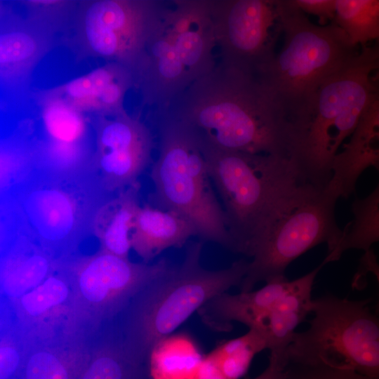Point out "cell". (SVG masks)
I'll return each instance as SVG.
<instances>
[{"instance_id":"cell-28","label":"cell","mask_w":379,"mask_h":379,"mask_svg":"<svg viewBox=\"0 0 379 379\" xmlns=\"http://www.w3.org/2000/svg\"><path fill=\"white\" fill-rule=\"evenodd\" d=\"M265 350L267 343L262 333L248 329L244 335L222 343L211 354L228 379H240L255 356Z\"/></svg>"},{"instance_id":"cell-23","label":"cell","mask_w":379,"mask_h":379,"mask_svg":"<svg viewBox=\"0 0 379 379\" xmlns=\"http://www.w3.org/2000/svg\"><path fill=\"white\" fill-rule=\"evenodd\" d=\"M374 167L379 174V161ZM352 213L353 220L343 230L338 245L325 258L328 262L338 260L346 251L361 249L366 252L379 242V180L368 196L353 203Z\"/></svg>"},{"instance_id":"cell-37","label":"cell","mask_w":379,"mask_h":379,"mask_svg":"<svg viewBox=\"0 0 379 379\" xmlns=\"http://www.w3.org/2000/svg\"><path fill=\"white\" fill-rule=\"evenodd\" d=\"M194 379H228L210 353L204 357Z\"/></svg>"},{"instance_id":"cell-5","label":"cell","mask_w":379,"mask_h":379,"mask_svg":"<svg viewBox=\"0 0 379 379\" xmlns=\"http://www.w3.org/2000/svg\"><path fill=\"white\" fill-rule=\"evenodd\" d=\"M308 328L297 332L288 361L347 368L379 379V318L364 300L333 295L314 299Z\"/></svg>"},{"instance_id":"cell-25","label":"cell","mask_w":379,"mask_h":379,"mask_svg":"<svg viewBox=\"0 0 379 379\" xmlns=\"http://www.w3.org/2000/svg\"><path fill=\"white\" fill-rule=\"evenodd\" d=\"M333 22L351 44L364 46L379 39V0H335Z\"/></svg>"},{"instance_id":"cell-29","label":"cell","mask_w":379,"mask_h":379,"mask_svg":"<svg viewBox=\"0 0 379 379\" xmlns=\"http://www.w3.org/2000/svg\"><path fill=\"white\" fill-rule=\"evenodd\" d=\"M0 346V379H18L26 352L27 340L4 301L1 303Z\"/></svg>"},{"instance_id":"cell-19","label":"cell","mask_w":379,"mask_h":379,"mask_svg":"<svg viewBox=\"0 0 379 379\" xmlns=\"http://www.w3.org/2000/svg\"><path fill=\"white\" fill-rule=\"evenodd\" d=\"M79 379H152L148 362L126 345L117 321L95 335L89 361Z\"/></svg>"},{"instance_id":"cell-17","label":"cell","mask_w":379,"mask_h":379,"mask_svg":"<svg viewBox=\"0 0 379 379\" xmlns=\"http://www.w3.org/2000/svg\"><path fill=\"white\" fill-rule=\"evenodd\" d=\"M197 232L194 225L179 213L152 204L140 206L131 234V248L143 262L170 248L184 246Z\"/></svg>"},{"instance_id":"cell-21","label":"cell","mask_w":379,"mask_h":379,"mask_svg":"<svg viewBox=\"0 0 379 379\" xmlns=\"http://www.w3.org/2000/svg\"><path fill=\"white\" fill-rule=\"evenodd\" d=\"M140 185L137 182L119 192L97 212L92 232L100 242V250L128 258L131 234L139 205Z\"/></svg>"},{"instance_id":"cell-32","label":"cell","mask_w":379,"mask_h":379,"mask_svg":"<svg viewBox=\"0 0 379 379\" xmlns=\"http://www.w3.org/2000/svg\"><path fill=\"white\" fill-rule=\"evenodd\" d=\"M243 109H244L232 102L211 105L200 112L199 122L210 134Z\"/></svg>"},{"instance_id":"cell-6","label":"cell","mask_w":379,"mask_h":379,"mask_svg":"<svg viewBox=\"0 0 379 379\" xmlns=\"http://www.w3.org/2000/svg\"><path fill=\"white\" fill-rule=\"evenodd\" d=\"M337 201L326 187L302 183L255 245L241 291L284 277L293 260L319 244H327V253L334 251L343 236L335 217Z\"/></svg>"},{"instance_id":"cell-7","label":"cell","mask_w":379,"mask_h":379,"mask_svg":"<svg viewBox=\"0 0 379 379\" xmlns=\"http://www.w3.org/2000/svg\"><path fill=\"white\" fill-rule=\"evenodd\" d=\"M171 265L166 258L138 263L100 249L91 255H72L58 260L71 288L74 327L95 336Z\"/></svg>"},{"instance_id":"cell-11","label":"cell","mask_w":379,"mask_h":379,"mask_svg":"<svg viewBox=\"0 0 379 379\" xmlns=\"http://www.w3.org/2000/svg\"><path fill=\"white\" fill-rule=\"evenodd\" d=\"M0 11L1 83L18 91L26 87L36 65L60 41L49 28L2 3Z\"/></svg>"},{"instance_id":"cell-2","label":"cell","mask_w":379,"mask_h":379,"mask_svg":"<svg viewBox=\"0 0 379 379\" xmlns=\"http://www.w3.org/2000/svg\"><path fill=\"white\" fill-rule=\"evenodd\" d=\"M203 241L187 245L184 258L145 286L116 320L126 347L147 361L154 347L216 295L239 286L248 262L211 270L201 264Z\"/></svg>"},{"instance_id":"cell-35","label":"cell","mask_w":379,"mask_h":379,"mask_svg":"<svg viewBox=\"0 0 379 379\" xmlns=\"http://www.w3.org/2000/svg\"><path fill=\"white\" fill-rule=\"evenodd\" d=\"M304 13L312 14L321 20H334L335 0H292Z\"/></svg>"},{"instance_id":"cell-38","label":"cell","mask_w":379,"mask_h":379,"mask_svg":"<svg viewBox=\"0 0 379 379\" xmlns=\"http://www.w3.org/2000/svg\"><path fill=\"white\" fill-rule=\"evenodd\" d=\"M361 265L365 272H371L375 277L379 286V262L371 249L366 251L363 255Z\"/></svg>"},{"instance_id":"cell-4","label":"cell","mask_w":379,"mask_h":379,"mask_svg":"<svg viewBox=\"0 0 379 379\" xmlns=\"http://www.w3.org/2000/svg\"><path fill=\"white\" fill-rule=\"evenodd\" d=\"M33 178L16 195L22 230L55 259L70 256L92 232L97 212L108 201L100 197L105 190L97 174L60 177L41 173Z\"/></svg>"},{"instance_id":"cell-16","label":"cell","mask_w":379,"mask_h":379,"mask_svg":"<svg viewBox=\"0 0 379 379\" xmlns=\"http://www.w3.org/2000/svg\"><path fill=\"white\" fill-rule=\"evenodd\" d=\"M369 103L356 128L335 156L326 187L336 199L348 197L361 174L379 161V84L373 82Z\"/></svg>"},{"instance_id":"cell-33","label":"cell","mask_w":379,"mask_h":379,"mask_svg":"<svg viewBox=\"0 0 379 379\" xmlns=\"http://www.w3.org/2000/svg\"><path fill=\"white\" fill-rule=\"evenodd\" d=\"M151 52L157 58V69L161 76L172 78L180 73L182 63L174 47L165 41L159 40L152 45Z\"/></svg>"},{"instance_id":"cell-36","label":"cell","mask_w":379,"mask_h":379,"mask_svg":"<svg viewBox=\"0 0 379 379\" xmlns=\"http://www.w3.org/2000/svg\"><path fill=\"white\" fill-rule=\"evenodd\" d=\"M287 364L286 353H270L266 368L253 379H284Z\"/></svg>"},{"instance_id":"cell-3","label":"cell","mask_w":379,"mask_h":379,"mask_svg":"<svg viewBox=\"0 0 379 379\" xmlns=\"http://www.w3.org/2000/svg\"><path fill=\"white\" fill-rule=\"evenodd\" d=\"M221 204L231 251L251 256L258 241L307 182L289 157L220 149L206 156Z\"/></svg>"},{"instance_id":"cell-26","label":"cell","mask_w":379,"mask_h":379,"mask_svg":"<svg viewBox=\"0 0 379 379\" xmlns=\"http://www.w3.org/2000/svg\"><path fill=\"white\" fill-rule=\"evenodd\" d=\"M95 153L149 147V138L138 124L124 114L114 117L95 115Z\"/></svg>"},{"instance_id":"cell-30","label":"cell","mask_w":379,"mask_h":379,"mask_svg":"<svg viewBox=\"0 0 379 379\" xmlns=\"http://www.w3.org/2000/svg\"><path fill=\"white\" fill-rule=\"evenodd\" d=\"M26 8V16L45 26L62 37L67 32L77 1L26 0L21 1ZM62 39V38H61Z\"/></svg>"},{"instance_id":"cell-10","label":"cell","mask_w":379,"mask_h":379,"mask_svg":"<svg viewBox=\"0 0 379 379\" xmlns=\"http://www.w3.org/2000/svg\"><path fill=\"white\" fill-rule=\"evenodd\" d=\"M138 20L137 13L126 1H77L61 42L72 51L77 61L99 58L120 64L137 44Z\"/></svg>"},{"instance_id":"cell-1","label":"cell","mask_w":379,"mask_h":379,"mask_svg":"<svg viewBox=\"0 0 379 379\" xmlns=\"http://www.w3.org/2000/svg\"><path fill=\"white\" fill-rule=\"evenodd\" d=\"M375 67L373 47L362 46L347 66L291 111V159L307 182L328 184L338 149L371 100Z\"/></svg>"},{"instance_id":"cell-14","label":"cell","mask_w":379,"mask_h":379,"mask_svg":"<svg viewBox=\"0 0 379 379\" xmlns=\"http://www.w3.org/2000/svg\"><path fill=\"white\" fill-rule=\"evenodd\" d=\"M124 70L121 64L109 62L67 83L39 91L35 98L59 100L83 114L121 115L127 81Z\"/></svg>"},{"instance_id":"cell-39","label":"cell","mask_w":379,"mask_h":379,"mask_svg":"<svg viewBox=\"0 0 379 379\" xmlns=\"http://www.w3.org/2000/svg\"><path fill=\"white\" fill-rule=\"evenodd\" d=\"M373 48L375 54V67L372 76V80L373 82L379 84V39L376 41Z\"/></svg>"},{"instance_id":"cell-8","label":"cell","mask_w":379,"mask_h":379,"mask_svg":"<svg viewBox=\"0 0 379 379\" xmlns=\"http://www.w3.org/2000/svg\"><path fill=\"white\" fill-rule=\"evenodd\" d=\"M279 9L285 40L274 65L277 93L291 112L359 51L334 22L312 23L292 0L279 3Z\"/></svg>"},{"instance_id":"cell-27","label":"cell","mask_w":379,"mask_h":379,"mask_svg":"<svg viewBox=\"0 0 379 379\" xmlns=\"http://www.w3.org/2000/svg\"><path fill=\"white\" fill-rule=\"evenodd\" d=\"M48 140L63 145H81L86 125L83 113L59 100H37Z\"/></svg>"},{"instance_id":"cell-18","label":"cell","mask_w":379,"mask_h":379,"mask_svg":"<svg viewBox=\"0 0 379 379\" xmlns=\"http://www.w3.org/2000/svg\"><path fill=\"white\" fill-rule=\"evenodd\" d=\"M325 260L307 274L291 280L287 291L270 312L260 332L270 353H284L291 344L298 326L312 314V290L315 279L326 265Z\"/></svg>"},{"instance_id":"cell-9","label":"cell","mask_w":379,"mask_h":379,"mask_svg":"<svg viewBox=\"0 0 379 379\" xmlns=\"http://www.w3.org/2000/svg\"><path fill=\"white\" fill-rule=\"evenodd\" d=\"M165 144L151 171L152 204L185 218L201 241L215 242L231 250L224 212L206 158L185 140H170Z\"/></svg>"},{"instance_id":"cell-31","label":"cell","mask_w":379,"mask_h":379,"mask_svg":"<svg viewBox=\"0 0 379 379\" xmlns=\"http://www.w3.org/2000/svg\"><path fill=\"white\" fill-rule=\"evenodd\" d=\"M284 379H373L354 370L323 364L288 361Z\"/></svg>"},{"instance_id":"cell-15","label":"cell","mask_w":379,"mask_h":379,"mask_svg":"<svg viewBox=\"0 0 379 379\" xmlns=\"http://www.w3.org/2000/svg\"><path fill=\"white\" fill-rule=\"evenodd\" d=\"M290 282L284 276L265 283L257 290L237 294L226 291L210 300L197 312L206 326L218 332L230 331L233 322L261 332Z\"/></svg>"},{"instance_id":"cell-22","label":"cell","mask_w":379,"mask_h":379,"mask_svg":"<svg viewBox=\"0 0 379 379\" xmlns=\"http://www.w3.org/2000/svg\"><path fill=\"white\" fill-rule=\"evenodd\" d=\"M203 358L188 336L169 335L152 350L149 372L152 379H194Z\"/></svg>"},{"instance_id":"cell-24","label":"cell","mask_w":379,"mask_h":379,"mask_svg":"<svg viewBox=\"0 0 379 379\" xmlns=\"http://www.w3.org/2000/svg\"><path fill=\"white\" fill-rule=\"evenodd\" d=\"M272 14L265 3L243 0L232 7L228 21L230 39L238 49L252 53L263 44Z\"/></svg>"},{"instance_id":"cell-12","label":"cell","mask_w":379,"mask_h":379,"mask_svg":"<svg viewBox=\"0 0 379 379\" xmlns=\"http://www.w3.org/2000/svg\"><path fill=\"white\" fill-rule=\"evenodd\" d=\"M14 321L28 337L75 331L69 282L58 267L34 288L15 299L3 298Z\"/></svg>"},{"instance_id":"cell-20","label":"cell","mask_w":379,"mask_h":379,"mask_svg":"<svg viewBox=\"0 0 379 379\" xmlns=\"http://www.w3.org/2000/svg\"><path fill=\"white\" fill-rule=\"evenodd\" d=\"M58 260L27 237H19L1 264L4 298H17L55 272Z\"/></svg>"},{"instance_id":"cell-13","label":"cell","mask_w":379,"mask_h":379,"mask_svg":"<svg viewBox=\"0 0 379 379\" xmlns=\"http://www.w3.org/2000/svg\"><path fill=\"white\" fill-rule=\"evenodd\" d=\"M25 337L26 352L18 379H79L95 336L62 330L44 337Z\"/></svg>"},{"instance_id":"cell-34","label":"cell","mask_w":379,"mask_h":379,"mask_svg":"<svg viewBox=\"0 0 379 379\" xmlns=\"http://www.w3.org/2000/svg\"><path fill=\"white\" fill-rule=\"evenodd\" d=\"M202 46V40L199 34L184 32L177 39L174 48L181 62L192 65L200 58Z\"/></svg>"}]
</instances>
